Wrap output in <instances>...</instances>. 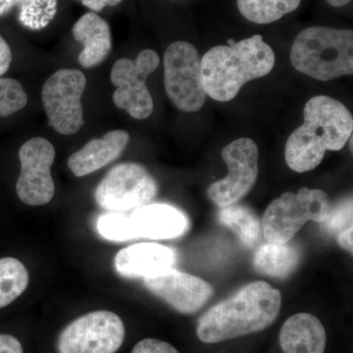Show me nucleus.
Instances as JSON below:
<instances>
[{
  "instance_id": "393cba45",
  "label": "nucleus",
  "mask_w": 353,
  "mask_h": 353,
  "mask_svg": "<svg viewBox=\"0 0 353 353\" xmlns=\"http://www.w3.org/2000/svg\"><path fill=\"white\" fill-rule=\"evenodd\" d=\"M331 232L343 231L352 225V199H345L333 205L326 222L322 223Z\"/></svg>"
},
{
  "instance_id": "4468645a",
  "label": "nucleus",
  "mask_w": 353,
  "mask_h": 353,
  "mask_svg": "<svg viewBox=\"0 0 353 353\" xmlns=\"http://www.w3.org/2000/svg\"><path fill=\"white\" fill-rule=\"evenodd\" d=\"M176 253L171 248L154 243H137L116 254L114 265L121 276L148 278L172 268Z\"/></svg>"
},
{
  "instance_id": "ddd939ff",
  "label": "nucleus",
  "mask_w": 353,
  "mask_h": 353,
  "mask_svg": "<svg viewBox=\"0 0 353 353\" xmlns=\"http://www.w3.org/2000/svg\"><path fill=\"white\" fill-rule=\"evenodd\" d=\"M145 285L182 314L196 313L213 294L212 287L205 281L173 268L145 278Z\"/></svg>"
},
{
  "instance_id": "5701e85b",
  "label": "nucleus",
  "mask_w": 353,
  "mask_h": 353,
  "mask_svg": "<svg viewBox=\"0 0 353 353\" xmlns=\"http://www.w3.org/2000/svg\"><path fill=\"white\" fill-rule=\"evenodd\" d=\"M97 230L102 238L113 241H126L138 239L131 219L120 213L102 215L97 223Z\"/></svg>"
},
{
  "instance_id": "a211bd4d",
  "label": "nucleus",
  "mask_w": 353,
  "mask_h": 353,
  "mask_svg": "<svg viewBox=\"0 0 353 353\" xmlns=\"http://www.w3.org/2000/svg\"><path fill=\"white\" fill-rule=\"evenodd\" d=\"M72 32L74 39L83 46L78 59L85 68L97 66L110 53L112 48L110 26L97 14H85L77 21Z\"/></svg>"
},
{
  "instance_id": "412c9836",
  "label": "nucleus",
  "mask_w": 353,
  "mask_h": 353,
  "mask_svg": "<svg viewBox=\"0 0 353 353\" xmlns=\"http://www.w3.org/2000/svg\"><path fill=\"white\" fill-rule=\"evenodd\" d=\"M236 3L246 20L255 24H270L296 10L301 0H238Z\"/></svg>"
},
{
  "instance_id": "9d476101",
  "label": "nucleus",
  "mask_w": 353,
  "mask_h": 353,
  "mask_svg": "<svg viewBox=\"0 0 353 353\" xmlns=\"http://www.w3.org/2000/svg\"><path fill=\"white\" fill-rule=\"evenodd\" d=\"M125 339L122 319L111 311H94L70 323L58 338L59 353H115Z\"/></svg>"
},
{
  "instance_id": "6ab92c4d",
  "label": "nucleus",
  "mask_w": 353,
  "mask_h": 353,
  "mask_svg": "<svg viewBox=\"0 0 353 353\" xmlns=\"http://www.w3.org/2000/svg\"><path fill=\"white\" fill-rule=\"evenodd\" d=\"M301 260V248L294 243H267L253 255V266L265 276L285 279L294 273Z\"/></svg>"
},
{
  "instance_id": "c85d7f7f",
  "label": "nucleus",
  "mask_w": 353,
  "mask_h": 353,
  "mask_svg": "<svg viewBox=\"0 0 353 353\" xmlns=\"http://www.w3.org/2000/svg\"><path fill=\"white\" fill-rule=\"evenodd\" d=\"M82 2L83 6L92 9L95 12L101 11L106 6H116L120 3L122 0H78Z\"/></svg>"
},
{
  "instance_id": "a878e982",
  "label": "nucleus",
  "mask_w": 353,
  "mask_h": 353,
  "mask_svg": "<svg viewBox=\"0 0 353 353\" xmlns=\"http://www.w3.org/2000/svg\"><path fill=\"white\" fill-rule=\"evenodd\" d=\"M132 353H180L170 343L157 339H145L139 341Z\"/></svg>"
},
{
  "instance_id": "aec40b11",
  "label": "nucleus",
  "mask_w": 353,
  "mask_h": 353,
  "mask_svg": "<svg viewBox=\"0 0 353 353\" xmlns=\"http://www.w3.org/2000/svg\"><path fill=\"white\" fill-rule=\"evenodd\" d=\"M218 219L248 248H254L259 243L262 233L261 222L252 209L236 203L226 206L221 208Z\"/></svg>"
},
{
  "instance_id": "6e6552de",
  "label": "nucleus",
  "mask_w": 353,
  "mask_h": 353,
  "mask_svg": "<svg viewBox=\"0 0 353 353\" xmlns=\"http://www.w3.org/2000/svg\"><path fill=\"white\" fill-rule=\"evenodd\" d=\"M157 181L138 163L113 167L95 190V201L102 208L115 212L148 205L157 196Z\"/></svg>"
},
{
  "instance_id": "f8f14e48",
  "label": "nucleus",
  "mask_w": 353,
  "mask_h": 353,
  "mask_svg": "<svg viewBox=\"0 0 353 353\" xmlns=\"http://www.w3.org/2000/svg\"><path fill=\"white\" fill-rule=\"evenodd\" d=\"M54 158V146L46 139H31L21 146V173L16 183L21 201L30 206H41L52 201L55 185L50 168Z\"/></svg>"
},
{
  "instance_id": "7ed1b4c3",
  "label": "nucleus",
  "mask_w": 353,
  "mask_h": 353,
  "mask_svg": "<svg viewBox=\"0 0 353 353\" xmlns=\"http://www.w3.org/2000/svg\"><path fill=\"white\" fill-rule=\"evenodd\" d=\"M229 46H217L201 58L202 83L206 94L216 101H233L241 88L268 75L275 65V53L261 34Z\"/></svg>"
},
{
  "instance_id": "39448f33",
  "label": "nucleus",
  "mask_w": 353,
  "mask_h": 353,
  "mask_svg": "<svg viewBox=\"0 0 353 353\" xmlns=\"http://www.w3.org/2000/svg\"><path fill=\"white\" fill-rule=\"evenodd\" d=\"M333 204L322 190L301 188L297 194L285 192L269 204L261 221L267 243H287L307 222L324 223Z\"/></svg>"
},
{
  "instance_id": "f03ea898",
  "label": "nucleus",
  "mask_w": 353,
  "mask_h": 353,
  "mask_svg": "<svg viewBox=\"0 0 353 353\" xmlns=\"http://www.w3.org/2000/svg\"><path fill=\"white\" fill-rule=\"evenodd\" d=\"M281 304L280 290L263 281L250 283L199 318L197 336L216 343L263 331L277 319Z\"/></svg>"
},
{
  "instance_id": "cd10ccee",
  "label": "nucleus",
  "mask_w": 353,
  "mask_h": 353,
  "mask_svg": "<svg viewBox=\"0 0 353 353\" xmlns=\"http://www.w3.org/2000/svg\"><path fill=\"white\" fill-rule=\"evenodd\" d=\"M12 61V53L10 46L6 43V39L0 36V77L6 73Z\"/></svg>"
},
{
  "instance_id": "dca6fc26",
  "label": "nucleus",
  "mask_w": 353,
  "mask_h": 353,
  "mask_svg": "<svg viewBox=\"0 0 353 353\" xmlns=\"http://www.w3.org/2000/svg\"><path fill=\"white\" fill-rule=\"evenodd\" d=\"M129 141V132L123 130L108 132L101 139H92L69 157V169L76 176L94 173L119 158Z\"/></svg>"
},
{
  "instance_id": "b1692460",
  "label": "nucleus",
  "mask_w": 353,
  "mask_h": 353,
  "mask_svg": "<svg viewBox=\"0 0 353 353\" xmlns=\"http://www.w3.org/2000/svg\"><path fill=\"white\" fill-rule=\"evenodd\" d=\"M28 95L17 80L0 78V117H8L27 105Z\"/></svg>"
},
{
  "instance_id": "20e7f679",
  "label": "nucleus",
  "mask_w": 353,
  "mask_h": 353,
  "mask_svg": "<svg viewBox=\"0 0 353 353\" xmlns=\"http://www.w3.org/2000/svg\"><path fill=\"white\" fill-rule=\"evenodd\" d=\"M294 68L304 75L328 82L353 73V32L310 27L297 34L290 50Z\"/></svg>"
},
{
  "instance_id": "4be33fe9",
  "label": "nucleus",
  "mask_w": 353,
  "mask_h": 353,
  "mask_svg": "<svg viewBox=\"0 0 353 353\" xmlns=\"http://www.w3.org/2000/svg\"><path fill=\"white\" fill-rule=\"evenodd\" d=\"M29 272L20 260L0 259V308L12 303L27 290Z\"/></svg>"
},
{
  "instance_id": "7c9ffc66",
  "label": "nucleus",
  "mask_w": 353,
  "mask_h": 353,
  "mask_svg": "<svg viewBox=\"0 0 353 353\" xmlns=\"http://www.w3.org/2000/svg\"><path fill=\"white\" fill-rule=\"evenodd\" d=\"M330 6L333 7H343L347 6L352 0H326Z\"/></svg>"
},
{
  "instance_id": "0eeeda50",
  "label": "nucleus",
  "mask_w": 353,
  "mask_h": 353,
  "mask_svg": "<svg viewBox=\"0 0 353 353\" xmlns=\"http://www.w3.org/2000/svg\"><path fill=\"white\" fill-rule=\"evenodd\" d=\"M87 78L77 69H61L44 83L41 99L51 126L59 134H76L83 125L82 97Z\"/></svg>"
},
{
  "instance_id": "423d86ee",
  "label": "nucleus",
  "mask_w": 353,
  "mask_h": 353,
  "mask_svg": "<svg viewBox=\"0 0 353 353\" xmlns=\"http://www.w3.org/2000/svg\"><path fill=\"white\" fill-rule=\"evenodd\" d=\"M166 94L179 110L197 112L206 101L202 83L201 63L194 44L179 41L171 43L164 54Z\"/></svg>"
},
{
  "instance_id": "c756f323",
  "label": "nucleus",
  "mask_w": 353,
  "mask_h": 353,
  "mask_svg": "<svg viewBox=\"0 0 353 353\" xmlns=\"http://www.w3.org/2000/svg\"><path fill=\"white\" fill-rule=\"evenodd\" d=\"M352 225L345 228V230L341 231L338 236V243L343 250H347V252L352 253Z\"/></svg>"
},
{
  "instance_id": "1a4fd4ad",
  "label": "nucleus",
  "mask_w": 353,
  "mask_h": 353,
  "mask_svg": "<svg viewBox=\"0 0 353 353\" xmlns=\"http://www.w3.org/2000/svg\"><path fill=\"white\" fill-rule=\"evenodd\" d=\"M159 63V57L154 50H145L136 60L121 58L111 70V82L117 87L113 94L114 103L134 119H146L153 112L154 105L146 80Z\"/></svg>"
},
{
  "instance_id": "f3484780",
  "label": "nucleus",
  "mask_w": 353,
  "mask_h": 353,
  "mask_svg": "<svg viewBox=\"0 0 353 353\" xmlns=\"http://www.w3.org/2000/svg\"><path fill=\"white\" fill-rule=\"evenodd\" d=\"M279 341L284 353H324L326 330L316 316L297 313L284 323Z\"/></svg>"
},
{
  "instance_id": "2eb2a0df",
  "label": "nucleus",
  "mask_w": 353,
  "mask_h": 353,
  "mask_svg": "<svg viewBox=\"0 0 353 353\" xmlns=\"http://www.w3.org/2000/svg\"><path fill=\"white\" fill-rule=\"evenodd\" d=\"M138 238L169 240L187 232L189 221L182 211L164 203L148 204L130 216Z\"/></svg>"
},
{
  "instance_id": "bb28decb",
  "label": "nucleus",
  "mask_w": 353,
  "mask_h": 353,
  "mask_svg": "<svg viewBox=\"0 0 353 353\" xmlns=\"http://www.w3.org/2000/svg\"><path fill=\"white\" fill-rule=\"evenodd\" d=\"M0 353H23L22 345L15 336L0 334Z\"/></svg>"
},
{
  "instance_id": "f257e3e1",
  "label": "nucleus",
  "mask_w": 353,
  "mask_h": 353,
  "mask_svg": "<svg viewBox=\"0 0 353 353\" xmlns=\"http://www.w3.org/2000/svg\"><path fill=\"white\" fill-rule=\"evenodd\" d=\"M303 118V124L285 143V162L296 173L314 170L328 150H343L353 131V118L347 106L327 95L309 99Z\"/></svg>"
},
{
  "instance_id": "9b49d317",
  "label": "nucleus",
  "mask_w": 353,
  "mask_h": 353,
  "mask_svg": "<svg viewBox=\"0 0 353 353\" xmlns=\"http://www.w3.org/2000/svg\"><path fill=\"white\" fill-rule=\"evenodd\" d=\"M228 175L208 188L210 201L220 208L233 205L252 190L259 176V146L252 139L232 141L222 150Z\"/></svg>"
}]
</instances>
